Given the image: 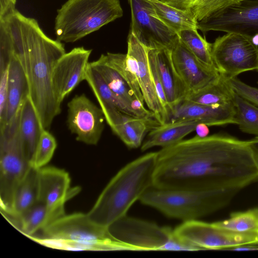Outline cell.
Instances as JSON below:
<instances>
[{
    "mask_svg": "<svg viewBox=\"0 0 258 258\" xmlns=\"http://www.w3.org/2000/svg\"><path fill=\"white\" fill-rule=\"evenodd\" d=\"M198 28L233 33L254 40L258 36V0H243L198 22Z\"/></svg>",
    "mask_w": 258,
    "mask_h": 258,
    "instance_id": "cell-12",
    "label": "cell"
},
{
    "mask_svg": "<svg viewBox=\"0 0 258 258\" xmlns=\"http://www.w3.org/2000/svg\"><path fill=\"white\" fill-rule=\"evenodd\" d=\"M42 237L34 241L46 247L66 250L138 251L113 237L108 227L93 221L87 214L64 215L43 229Z\"/></svg>",
    "mask_w": 258,
    "mask_h": 258,
    "instance_id": "cell-4",
    "label": "cell"
},
{
    "mask_svg": "<svg viewBox=\"0 0 258 258\" xmlns=\"http://www.w3.org/2000/svg\"><path fill=\"white\" fill-rule=\"evenodd\" d=\"M91 52V49L83 47H75L56 61L52 70V85L60 104L81 82L85 80Z\"/></svg>",
    "mask_w": 258,
    "mask_h": 258,
    "instance_id": "cell-17",
    "label": "cell"
},
{
    "mask_svg": "<svg viewBox=\"0 0 258 258\" xmlns=\"http://www.w3.org/2000/svg\"><path fill=\"white\" fill-rule=\"evenodd\" d=\"M148 59L154 84L158 97L165 111L169 117V110L167 99L157 70L155 58V49H149Z\"/></svg>",
    "mask_w": 258,
    "mask_h": 258,
    "instance_id": "cell-38",
    "label": "cell"
},
{
    "mask_svg": "<svg viewBox=\"0 0 258 258\" xmlns=\"http://www.w3.org/2000/svg\"><path fill=\"white\" fill-rule=\"evenodd\" d=\"M10 33L14 52L26 74L29 96L43 129L48 130L61 112L52 85V73L66 53L63 45L47 36L37 21L16 10L4 19Z\"/></svg>",
    "mask_w": 258,
    "mask_h": 258,
    "instance_id": "cell-2",
    "label": "cell"
},
{
    "mask_svg": "<svg viewBox=\"0 0 258 258\" xmlns=\"http://www.w3.org/2000/svg\"><path fill=\"white\" fill-rule=\"evenodd\" d=\"M155 58L158 74L170 112L173 107L184 99L187 94V90L173 67L170 50L155 49Z\"/></svg>",
    "mask_w": 258,
    "mask_h": 258,
    "instance_id": "cell-21",
    "label": "cell"
},
{
    "mask_svg": "<svg viewBox=\"0 0 258 258\" xmlns=\"http://www.w3.org/2000/svg\"><path fill=\"white\" fill-rule=\"evenodd\" d=\"M28 95L29 87L26 74L19 59L14 52L9 67L7 109L5 128L16 116L24 99Z\"/></svg>",
    "mask_w": 258,
    "mask_h": 258,
    "instance_id": "cell-23",
    "label": "cell"
},
{
    "mask_svg": "<svg viewBox=\"0 0 258 258\" xmlns=\"http://www.w3.org/2000/svg\"><path fill=\"white\" fill-rule=\"evenodd\" d=\"M248 145L258 169V137L247 141Z\"/></svg>",
    "mask_w": 258,
    "mask_h": 258,
    "instance_id": "cell-41",
    "label": "cell"
},
{
    "mask_svg": "<svg viewBox=\"0 0 258 258\" xmlns=\"http://www.w3.org/2000/svg\"><path fill=\"white\" fill-rule=\"evenodd\" d=\"M149 48L130 32L127 37V60L136 74L149 110L160 124L168 122L169 117L158 97L148 59Z\"/></svg>",
    "mask_w": 258,
    "mask_h": 258,
    "instance_id": "cell-15",
    "label": "cell"
},
{
    "mask_svg": "<svg viewBox=\"0 0 258 258\" xmlns=\"http://www.w3.org/2000/svg\"><path fill=\"white\" fill-rule=\"evenodd\" d=\"M211 53L216 68L227 81L243 72L258 71V44L249 37L226 33L212 43Z\"/></svg>",
    "mask_w": 258,
    "mask_h": 258,
    "instance_id": "cell-9",
    "label": "cell"
},
{
    "mask_svg": "<svg viewBox=\"0 0 258 258\" xmlns=\"http://www.w3.org/2000/svg\"><path fill=\"white\" fill-rule=\"evenodd\" d=\"M229 82L236 94L258 107V88L246 84L237 77L230 79Z\"/></svg>",
    "mask_w": 258,
    "mask_h": 258,
    "instance_id": "cell-37",
    "label": "cell"
},
{
    "mask_svg": "<svg viewBox=\"0 0 258 258\" xmlns=\"http://www.w3.org/2000/svg\"><path fill=\"white\" fill-rule=\"evenodd\" d=\"M241 1H243V0H238V2Z\"/></svg>",
    "mask_w": 258,
    "mask_h": 258,
    "instance_id": "cell-44",
    "label": "cell"
},
{
    "mask_svg": "<svg viewBox=\"0 0 258 258\" xmlns=\"http://www.w3.org/2000/svg\"><path fill=\"white\" fill-rule=\"evenodd\" d=\"M19 111L12 121L0 132V205L2 214L12 212L16 191L30 167L19 134Z\"/></svg>",
    "mask_w": 258,
    "mask_h": 258,
    "instance_id": "cell-7",
    "label": "cell"
},
{
    "mask_svg": "<svg viewBox=\"0 0 258 258\" xmlns=\"http://www.w3.org/2000/svg\"><path fill=\"white\" fill-rule=\"evenodd\" d=\"M160 124L154 118L130 116L116 125L112 131L128 148L136 149L142 146L150 127H155Z\"/></svg>",
    "mask_w": 258,
    "mask_h": 258,
    "instance_id": "cell-25",
    "label": "cell"
},
{
    "mask_svg": "<svg viewBox=\"0 0 258 258\" xmlns=\"http://www.w3.org/2000/svg\"><path fill=\"white\" fill-rule=\"evenodd\" d=\"M9 67L0 68V131L6 126Z\"/></svg>",
    "mask_w": 258,
    "mask_h": 258,
    "instance_id": "cell-36",
    "label": "cell"
},
{
    "mask_svg": "<svg viewBox=\"0 0 258 258\" xmlns=\"http://www.w3.org/2000/svg\"><path fill=\"white\" fill-rule=\"evenodd\" d=\"M5 217L18 230L29 238L49 224L46 208L40 202L18 216Z\"/></svg>",
    "mask_w": 258,
    "mask_h": 258,
    "instance_id": "cell-27",
    "label": "cell"
},
{
    "mask_svg": "<svg viewBox=\"0 0 258 258\" xmlns=\"http://www.w3.org/2000/svg\"><path fill=\"white\" fill-rule=\"evenodd\" d=\"M108 228L113 237L131 245L138 251L200 250L179 239L170 227L160 226L127 215Z\"/></svg>",
    "mask_w": 258,
    "mask_h": 258,
    "instance_id": "cell-8",
    "label": "cell"
},
{
    "mask_svg": "<svg viewBox=\"0 0 258 258\" xmlns=\"http://www.w3.org/2000/svg\"><path fill=\"white\" fill-rule=\"evenodd\" d=\"M233 103L211 106L183 99L170 110L168 122L197 120L208 126L234 124Z\"/></svg>",
    "mask_w": 258,
    "mask_h": 258,
    "instance_id": "cell-18",
    "label": "cell"
},
{
    "mask_svg": "<svg viewBox=\"0 0 258 258\" xmlns=\"http://www.w3.org/2000/svg\"><path fill=\"white\" fill-rule=\"evenodd\" d=\"M231 250L235 251H249V250H257V244H246L230 249Z\"/></svg>",
    "mask_w": 258,
    "mask_h": 258,
    "instance_id": "cell-43",
    "label": "cell"
},
{
    "mask_svg": "<svg viewBox=\"0 0 258 258\" xmlns=\"http://www.w3.org/2000/svg\"><path fill=\"white\" fill-rule=\"evenodd\" d=\"M127 1L131 10L130 32L149 48L171 50L178 35L157 17L147 0Z\"/></svg>",
    "mask_w": 258,
    "mask_h": 258,
    "instance_id": "cell-11",
    "label": "cell"
},
{
    "mask_svg": "<svg viewBox=\"0 0 258 258\" xmlns=\"http://www.w3.org/2000/svg\"><path fill=\"white\" fill-rule=\"evenodd\" d=\"M157 152L147 153L122 167L110 180L87 213L94 222L108 227L126 215L131 206L154 185Z\"/></svg>",
    "mask_w": 258,
    "mask_h": 258,
    "instance_id": "cell-3",
    "label": "cell"
},
{
    "mask_svg": "<svg viewBox=\"0 0 258 258\" xmlns=\"http://www.w3.org/2000/svg\"><path fill=\"white\" fill-rule=\"evenodd\" d=\"M100 58L105 64L114 69L124 78L137 99L145 103L139 81L127 60L126 54L108 52L106 54H101Z\"/></svg>",
    "mask_w": 258,
    "mask_h": 258,
    "instance_id": "cell-31",
    "label": "cell"
},
{
    "mask_svg": "<svg viewBox=\"0 0 258 258\" xmlns=\"http://www.w3.org/2000/svg\"><path fill=\"white\" fill-rule=\"evenodd\" d=\"M38 169L30 166L26 176L19 186L11 213L2 214L18 216L38 202Z\"/></svg>",
    "mask_w": 258,
    "mask_h": 258,
    "instance_id": "cell-28",
    "label": "cell"
},
{
    "mask_svg": "<svg viewBox=\"0 0 258 258\" xmlns=\"http://www.w3.org/2000/svg\"><path fill=\"white\" fill-rule=\"evenodd\" d=\"M70 183L69 174L63 169L53 166L38 169V202L46 208L48 224L65 215L66 202L80 190L71 189Z\"/></svg>",
    "mask_w": 258,
    "mask_h": 258,
    "instance_id": "cell-13",
    "label": "cell"
},
{
    "mask_svg": "<svg viewBox=\"0 0 258 258\" xmlns=\"http://www.w3.org/2000/svg\"><path fill=\"white\" fill-rule=\"evenodd\" d=\"M56 147L54 136L48 130L43 129L33 155L29 161L30 166L36 169L44 167L51 159Z\"/></svg>",
    "mask_w": 258,
    "mask_h": 258,
    "instance_id": "cell-34",
    "label": "cell"
},
{
    "mask_svg": "<svg viewBox=\"0 0 258 258\" xmlns=\"http://www.w3.org/2000/svg\"><path fill=\"white\" fill-rule=\"evenodd\" d=\"M237 2L238 0H197L190 11L199 22Z\"/></svg>",
    "mask_w": 258,
    "mask_h": 258,
    "instance_id": "cell-35",
    "label": "cell"
},
{
    "mask_svg": "<svg viewBox=\"0 0 258 258\" xmlns=\"http://www.w3.org/2000/svg\"><path fill=\"white\" fill-rule=\"evenodd\" d=\"M197 30H182L178 34L179 38L187 49L203 63L217 69L212 56V43L208 42L199 34Z\"/></svg>",
    "mask_w": 258,
    "mask_h": 258,
    "instance_id": "cell-32",
    "label": "cell"
},
{
    "mask_svg": "<svg viewBox=\"0 0 258 258\" xmlns=\"http://www.w3.org/2000/svg\"><path fill=\"white\" fill-rule=\"evenodd\" d=\"M67 124L77 141L96 145L104 128L103 112L85 94L75 95L68 103Z\"/></svg>",
    "mask_w": 258,
    "mask_h": 258,
    "instance_id": "cell-14",
    "label": "cell"
},
{
    "mask_svg": "<svg viewBox=\"0 0 258 258\" xmlns=\"http://www.w3.org/2000/svg\"><path fill=\"white\" fill-rule=\"evenodd\" d=\"M258 179L247 141L222 134L198 135L157 152L155 187L239 190Z\"/></svg>",
    "mask_w": 258,
    "mask_h": 258,
    "instance_id": "cell-1",
    "label": "cell"
},
{
    "mask_svg": "<svg viewBox=\"0 0 258 258\" xmlns=\"http://www.w3.org/2000/svg\"><path fill=\"white\" fill-rule=\"evenodd\" d=\"M89 64L99 73L128 115L155 119L154 114L137 99L127 82L116 71L105 64L100 57Z\"/></svg>",
    "mask_w": 258,
    "mask_h": 258,
    "instance_id": "cell-19",
    "label": "cell"
},
{
    "mask_svg": "<svg viewBox=\"0 0 258 258\" xmlns=\"http://www.w3.org/2000/svg\"><path fill=\"white\" fill-rule=\"evenodd\" d=\"M234 95L229 81L221 76L217 82L200 91L187 95L184 99L207 105L224 106L233 103Z\"/></svg>",
    "mask_w": 258,
    "mask_h": 258,
    "instance_id": "cell-29",
    "label": "cell"
},
{
    "mask_svg": "<svg viewBox=\"0 0 258 258\" xmlns=\"http://www.w3.org/2000/svg\"><path fill=\"white\" fill-rule=\"evenodd\" d=\"M43 130L29 96L28 95L19 110V131L29 161L33 155Z\"/></svg>",
    "mask_w": 258,
    "mask_h": 258,
    "instance_id": "cell-24",
    "label": "cell"
},
{
    "mask_svg": "<svg viewBox=\"0 0 258 258\" xmlns=\"http://www.w3.org/2000/svg\"><path fill=\"white\" fill-rule=\"evenodd\" d=\"M207 125L204 123L199 124L196 128L197 135L200 137H205L208 136L209 130Z\"/></svg>",
    "mask_w": 258,
    "mask_h": 258,
    "instance_id": "cell-42",
    "label": "cell"
},
{
    "mask_svg": "<svg viewBox=\"0 0 258 258\" xmlns=\"http://www.w3.org/2000/svg\"><path fill=\"white\" fill-rule=\"evenodd\" d=\"M153 7L157 17L178 35L186 29L198 30V21L190 11L173 8L158 0H147Z\"/></svg>",
    "mask_w": 258,
    "mask_h": 258,
    "instance_id": "cell-26",
    "label": "cell"
},
{
    "mask_svg": "<svg viewBox=\"0 0 258 258\" xmlns=\"http://www.w3.org/2000/svg\"><path fill=\"white\" fill-rule=\"evenodd\" d=\"M57 12L56 39L65 42H75L123 15L120 0H68Z\"/></svg>",
    "mask_w": 258,
    "mask_h": 258,
    "instance_id": "cell-6",
    "label": "cell"
},
{
    "mask_svg": "<svg viewBox=\"0 0 258 258\" xmlns=\"http://www.w3.org/2000/svg\"><path fill=\"white\" fill-rule=\"evenodd\" d=\"M85 81L96 97L105 120L111 130L131 116L126 114L119 99L109 89L99 73L89 63L86 72Z\"/></svg>",
    "mask_w": 258,
    "mask_h": 258,
    "instance_id": "cell-20",
    "label": "cell"
},
{
    "mask_svg": "<svg viewBox=\"0 0 258 258\" xmlns=\"http://www.w3.org/2000/svg\"><path fill=\"white\" fill-rule=\"evenodd\" d=\"M222 228L239 232H258V208L231 213L229 218L215 222Z\"/></svg>",
    "mask_w": 258,
    "mask_h": 258,
    "instance_id": "cell-33",
    "label": "cell"
},
{
    "mask_svg": "<svg viewBox=\"0 0 258 258\" xmlns=\"http://www.w3.org/2000/svg\"><path fill=\"white\" fill-rule=\"evenodd\" d=\"M183 241L202 250L231 249L237 246L258 244V232H239L198 220L184 221L174 229Z\"/></svg>",
    "mask_w": 258,
    "mask_h": 258,
    "instance_id": "cell-10",
    "label": "cell"
},
{
    "mask_svg": "<svg viewBox=\"0 0 258 258\" xmlns=\"http://www.w3.org/2000/svg\"><path fill=\"white\" fill-rule=\"evenodd\" d=\"M170 54L173 67L186 88L187 95L214 84L221 77L217 69L203 63L179 38L170 50Z\"/></svg>",
    "mask_w": 258,
    "mask_h": 258,
    "instance_id": "cell-16",
    "label": "cell"
},
{
    "mask_svg": "<svg viewBox=\"0 0 258 258\" xmlns=\"http://www.w3.org/2000/svg\"><path fill=\"white\" fill-rule=\"evenodd\" d=\"M236 190L165 189L152 186L140 199L165 216L184 221L198 220L227 206Z\"/></svg>",
    "mask_w": 258,
    "mask_h": 258,
    "instance_id": "cell-5",
    "label": "cell"
},
{
    "mask_svg": "<svg viewBox=\"0 0 258 258\" xmlns=\"http://www.w3.org/2000/svg\"><path fill=\"white\" fill-rule=\"evenodd\" d=\"M16 0H0V19H4L14 12Z\"/></svg>",
    "mask_w": 258,
    "mask_h": 258,
    "instance_id": "cell-40",
    "label": "cell"
},
{
    "mask_svg": "<svg viewBox=\"0 0 258 258\" xmlns=\"http://www.w3.org/2000/svg\"><path fill=\"white\" fill-rule=\"evenodd\" d=\"M233 103L235 109L234 124L242 132L258 137V107L235 93Z\"/></svg>",
    "mask_w": 258,
    "mask_h": 258,
    "instance_id": "cell-30",
    "label": "cell"
},
{
    "mask_svg": "<svg viewBox=\"0 0 258 258\" xmlns=\"http://www.w3.org/2000/svg\"><path fill=\"white\" fill-rule=\"evenodd\" d=\"M203 123L197 120H184L169 122L152 128L141 146L142 151L154 147H168L180 141Z\"/></svg>",
    "mask_w": 258,
    "mask_h": 258,
    "instance_id": "cell-22",
    "label": "cell"
},
{
    "mask_svg": "<svg viewBox=\"0 0 258 258\" xmlns=\"http://www.w3.org/2000/svg\"><path fill=\"white\" fill-rule=\"evenodd\" d=\"M173 8L182 10L190 11L197 0H158Z\"/></svg>",
    "mask_w": 258,
    "mask_h": 258,
    "instance_id": "cell-39",
    "label": "cell"
}]
</instances>
